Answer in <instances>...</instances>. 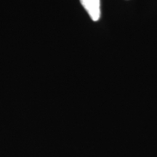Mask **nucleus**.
Masks as SVG:
<instances>
[{
  "label": "nucleus",
  "mask_w": 157,
  "mask_h": 157,
  "mask_svg": "<svg viewBox=\"0 0 157 157\" xmlns=\"http://www.w3.org/2000/svg\"><path fill=\"white\" fill-rule=\"evenodd\" d=\"M82 5L93 21L101 17V0H80Z\"/></svg>",
  "instance_id": "obj_1"
}]
</instances>
